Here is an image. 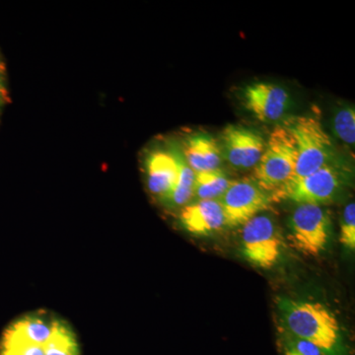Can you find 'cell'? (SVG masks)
Masks as SVG:
<instances>
[{"instance_id":"6da1fadb","label":"cell","mask_w":355,"mask_h":355,"mask_svg":"<svg viewBox=\"0 0 355 355\" xmlns=\"http://www.w3.org/2000/svg\"><path fill=\"white\" fill-rule=\"evenodd\" d=\"M282 328L287 334L312 343L326 355H345L340 324L326 306L313 301L280 299Z\"/></svg>"},{"instance_id":"7a4b0ae2","label":"cell","mask_w":355,"mask_h":355,"mask_svg":"<svg viewBox=\"0 0 355 355\" xmlns=\"http://www.w3.org/2000/svg\"><path fill=\"white\" fill-rule=\"evenodd\" d=\"M295 166L293 137L286 125H277L266 140L263 155L254 167V181L273 197L293 180Z\"/></svg>"},{"instance_id":"3957f363","label":"cell","mask_w":355,"mask_h":355,"mask_svg":"<svg viewBox=\"0 0 355 355\" xmlns=\"http://www.w3.org/2000/svg\"><path fill=\"white\" fill-rule=\"evenodd\" d=\"M284 125L295 144L296 166L292 181L302 179L329 164L331 142L321 121L314 116H299L289 119Z\"/></svg>"},{"instance_id":"277c9868","label":"cell","mask_w":355,"mask_h":355,"mask_svg":"<svg viewBox=\"0 0 355 355\" xmlns=\"http://www.w3.org/2000/svg\"><path fill=\"white\" fill-rule=\"evenodd\" d=\"M331 236V219L321 205H299L288 222L292 248L306 256L318 257L326 250Z\"/></svg>"},{"instance_id":"5b68a950","label":"cell","mask_w":355,"mask_h":355,"mask_svg":"<svg viewBox=\"0 0 355 355\" xmlns=\"http://www.w3.org/2000/svg\"><path fill=\"white\" fill-rule=\"evenodd\" d=\"M282 238L270 217L259 214L243 225L242 253L252 265L272 268L282 254Z\"/></svg>"},{"instance_id":"8992f818","label":"cell","mask_w":355,"mask_h":355,"mask_svg":"<svg viewBox=\"0 0 355 355\" xmlns=\"http://www.w3.org/2000/svg\"><path fill=\"white\" fill-rule=\"evenodd\" d=\"M225 216L226 226H243L270 207L272 197L252 180L232 181L219 198Z\"/></svg>"},{"instance_id":"52a82bcc","label":"cell","mask_w":355,"mask_h":355,"mask_svg":"<svg viewBox=\"0 0 355 355\" xmlns=\"http://www.w3.org/2000/svg\"><path fill=\"white\" fill-rule=\"evenodd\" d=\"M340 187V176L330 164L302 179L292 181L275 193L273 200H291L299 205H316L330 202Z\"/></svg>"},{"instance_id":"ba28073f","label":"cell","mask_w":355,"mask_h":355,"mask_svg":"<svg viewBox=\"0 0 355 355\" xmlns=\"http://www.w3.org/2000/svg\"><path fill=\"white\" fill-rule=\"evenodd\" d=\"M222 141L228 162L239 169L256 167L266 147L260 133L241 125H229L224 128Z\"/></svg>"},{"instance_id":"9c48e42d","label":"cell","mask_w":355,"mask_h":355,"mask_svg":"<svg viewBox=\"0 0 355 355\" xmlns=\"http://www.w3.org/2000/svg\"><path fill=\"white\" fill-rule=\"evenodd\" d=\"M246 108L263 123H272L284 116L288 108L289 95L275 84L259 83L244 90Z\"/></svg>"},{"instance_id":"30bf717a","label":"cell","mask_w":355,"mask_h":355,"mask_svg":"<svg viewBox=\"0 0 355 355\" xmlns=\"http://www.w3.org/2000/svg\"><path fill=\"white\" fill-rule=\"evenodd\" d=\"M180 219L184 228L195 235H209L226 225L219 200H198L187 205Z\"/></svg>"},{"instance_id":"8fae6325","label":"cell","mask_w":355,"mask_h":355,"mask_svg":"<svg viewBox=\"0 0 355 355\" xmlns=\"http://www.w3.org/2000/svg\"><path fill=\"white\" fill-rule=\"evenodd\" d=\"M147 184L156 197L168 200L178 175V163L174 153L157 150L146 159Z\"/></svg>"},{"instance_id":"7c38bea8","label":"cell","mask_w":355,"mask_h":355,"mask_svg":"<svg viewBox=\"0 0 355 355\" xmlns=\"http://www.w3.org/2000/svg\"><path fill=\"white\" fill-rule=\"evenodd\" d=\"M221 150L214 137L207 135H195L184 144V160L195 173L219 169Z\"/></svg>"},{"instance_id":"4fadbf2b","label":"cell","mask_w":355,"mask_h":355,"mask_svg":"<svg viewBox=\"0 0 355 355\" xmlns=\"http://www.w3.org/2000/svg\"><path fill=\"white\" fill-rule=\"evenodd\" d=\"M55 321L57 319L46 313H34L20 318L10 327L26 340L44 345L51 338Z\"/></svg>"},{"instance_id":"5bb4252c","label":"cell","mask_w":355,"mask_h":355,"mask_svg":"<svg viewBox=\"0 0 355 355\" xmlns=\"http://www.w3.org/2000/svg\"><path fill=\"white\" fill-rule=\"evenodd\" d=\"M232 181L220 169L196 173L193 197L198 200H218Z\"/></svg>"},{"instance_id":"9a60e30c","label":"cell","mask_w":355,"mask_h":355,"mask_svg":"<svg viewBox=\"0 0 355 355\" xmlns=\"http://www.w3.org/2000/svg\"><path fill=\"white\" fill-rule=\"evenodd\" d=\"M178 163V175L176 183L168 202L175 205H187L193 198L196 173L187 164L186 160L181 153L175 151Z\"/></svg>"},{"instance_id":"2e32d148","label":"cell","mask_w":355,"mask_h":355,"mask_svg":"<svg viewBox=\"0 0 355 355\" xmlns=\"http://www.w3.org/2000/svg\"><path fill=\"white\" fill-rule=\"evenodd\" d=\"M334 130L338 139L354 146L355 141V112L354 108L340 110L334 119Z\"/></svg>"},{"instance_id":"e0dca14e","label":"cell","mask_w":355,"mask_h":355,"mask_svg":"<svg viewBox=\"0 0 355 355\" xmlns=\"http://www.w3.org/2000/svg\"><path fill=\"white\" fill-rule=\"evenodd\" d=\"M280 347L282 355H326L317 345L286 331L282 336Z\"/></svg>"},{"instance_id":"ac0fdd59","label":"cell","mask_w":355,"mask_h":355,"mask_svg":"<svg viewBox=\"0 0 355 355\" xmlns=\"http://www.w3.org/2000/svg\"><path fill=\"white\" fill-rule=\"evenodd\" d=\"M340 241L347 249L355 250V203L350 202L340 218Z\"/></svg>"},{"instance_id":"d6986e66","label":"cell","mask_w":355,"mask_h":355,"mask_svg":"<svg viewBox=\"0 0 355 355\" xmlns=\"http://www.w3.org/2000/svg\"><path fill=\"white\" fill-rule=\"evenodd\" d=\"M8 101V92H7L6 83H4L2 70H0V107Z\"/></svg>"},{"instance_id":"ffe728a7","label":"cell","mask_w":355,"mask_h":355,"mask_svg":"<svg viewBox=\"0 0 355 355\" xmlns=\"http://www.w3.org/2000/svg\"><path fill=\"white\" fill-rule=\"evenodd\" d=\"M0 70H2V64H1V60H0Z\"/></svg>"}]
</instances>
